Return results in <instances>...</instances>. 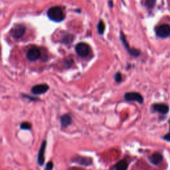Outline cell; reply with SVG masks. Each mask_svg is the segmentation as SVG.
Wrapping results in <instances>:
<instances>
[{"label":"cell","mask_w":170,"mask_h":170,"mask_svg":"<svg viewBox=\"0 0 170 170\" xmlns=\"http://www.w3.org/2000/svg\"><path fill=\"white\" fill-rule=\"evenodd\" d=\"M49 18L55 22H62L65 18L64 12L61 7H53L47 12Z\"/></svg>","instance_id":"6da1fadb"},{"label":"cell","mask_w":170,"mask_h":170,"mask_svg":"<svg viewBox=\"0 0 170 170\" xmlns=\"http://www.w3.org/2000/svg\"><path fill=\"white\" fill-rule=\"evenodd\" d=\"M75 51L77 55L81 57L85 58L88 57L90 53V48L89 45L85 43H78L75 47Z\"/></svg>","instance_id":"7a4b0ae2"},{"label":"cell","mask_w":170,"mask_h":170,"mask_svg":"<svg viewBox=\"0 0 170 170\" xmlns=\"http://www.w3.org/2000/svg\"><path fill=\"white\" fill-rule=\"evenodd\" d=\"M157 36L160 38H167L170 35V26L168 24H163L156 28Z\"/></svg>","instance_id":"3957f363"},{"label":"cell","mask_w":170,"mask_h":170,"mask_svg":"<svg viewBox=\"0 0 170 170\" xmlns=\"http://www.w3.org/2000/svg\"><path fill=\"white\" fill-rule=\"evenodd\" d=\"M41 51L40 49L35 46L31 47L27 53V57L28 60L30 61H35L39 59L41 57Z\"/></svg>","instance_id":"277c9868"},{"label":"cell","mask_w":170,"mask_h":170,"mask_svg":"<svg viewBox=\"0 0 170 170\" xmlns=\"http://www.w3.org/2000/svg\"><path fill=\"white\" fill-rule=\"evenodd\" d=\"M124 99L127 101H136L140 104H142L144 102V98L142 95L135 92L126 93L124 95Z\"/></svg>","instance_id":"5b68a950"},{"label":"cell","mask_w":170,"mask_h":170,"mask_svg":"<svg viewBox=\"0 0 170 170\" xmlns=\"http://www.w3.org/2000/svg\"><path fill=\"white\" fill-rule=\"evenodd\" d=\"M26 27L23 25H16L11 30V34L14 38L19 39L22 37L26 33Z\"/></svg>","instance_id":"8992f818"},{"label":"cell","mask_w":170,"mask_h":170,"mask_svg":"<svg viewBox=\"0 0 170 170\" xmlns=\"http://www.w3.org/2000/svg\"><path fill=\"white\" fill-rule=\"evenodd\" d=\"M120 39L122 40V42L123 45H124V47L126 49V50L129 52L130 55L134 57H138L140 54V52L138 50H136V49H132L129 47V45L127 43V41L126 39L125 35H124L122 32H121V35H120Z\"/></svg>","instance_id":"52a82bcc"},{"label":"cell","mask_w":170,"mask_h":170,"mask_svg":"<svg viewBox=\"0 0 170 170\" xmlns=\"http://www.w3.org/2000/svg\"><path fill=\"white\" fill-rule=\"evenodd\" d=\"M47 146V142L45 140L43 141L41 144V148L38 153V157H37V162L39 165H43L45 162V148Z\"/></svg>","instance_id":"ba28073f"},{"label":"cell","mask_w":170,"mask_h":170,"mask_svg":"<svg viewBox=\"0 0 170 170\" xmlns=\"http://www.w3.org/2000/svg\"><path fill=\"white\" fill-rule=\"evenodd\" d=\"M49 90V86L45 84H41L35 85L33 87L31 91L35 94H41L46 93Z\"/></svg>","instance_id":"9c48e42d"},{"label":"cell","mask_w":170,"mask_h":170,"mask_svg":"<svg viewBox=\"0 0 170 170\" xmlns=\"http://www.w3.org/2000/svg\"><path fill=\"white\" fill-rule=\"evenodd\" d=\"M153 109L161 114H166L169 112V106L164 104H156L153 106Z\"/></svg>","instance_id":"30bf717a"},{"label":"cell","mask_w":170,"mask_h":170,"mask_svg":"<svg viewBox=\"0 0 170 170\" xmlns=\"http://www.w3.org/2000/svg\"><path fill=\"white\" fill-rule=\"evenodd\" d=\"M163 160V157L161 155V153L158 152L153 153V154L150 157V160L151 162L154 165H158Z\"/></svg>","instance_id":"8fae6325"},{"label":"cell","mask_w":170,"mask_h":170,"mask_svg":"<svg viewBox=\"0 0 170 170\" xmlns=\"http://www.w3.org/2000/svg\"><path fill=\"white\" fill-rule=\"evenodd\" d=\"M76 163L82 165H90L93 163V161L90 158H87V157H77V158L74 160Z\"/></svg>","instance_id":"7c38bea8"},{"label":"cell","mask_w":170,"mask_h":170,"mask_svg":"<svg viewBox=\"0 0 170 170\" xmlns=\"http://www.w3.org/2000/svg\"><path fill=\"white\" fill-rule=\"evenodd\" d=\"M72 122V118L69 114H65L61 118V124L63 128H66L69 126Z\"/></svg>","instance_id":"4fadbf2b"},{"label":"cell","mask_w":170,"mask_h":170,"mask_svg":"<svg viewBox=\"0 0 170 170\" xmlns=\"http://www.w3.org/2000/svg\"><path fill=\"white\" fill-rule=\"evenodd\" d=\"M128 167V164L126 160H122L115 165L116 170H127Z\"/></svg>","instance_id":"5bb4252c"},{"label":"cell","mask_w":170,"mask_h":170,"mask_svg":"<svg viewBox=\"0 0 170 170\" xmlns=\"http://www.w3.org/2000/svg\"><path fill=\"white\" fill-rule=\"evenodd\" d=\"M74 37L71 34H66L62 38V42L65 44H70L73 41Z\"/></svg>","instance_id":"9a60e30c"},{"label":"cell","mask_w":170,"mask_h":170,"mask_svg":"<svg viewBox=\"0 0 170 170\" xmlns=\"http://www.w3.org/2000/svg\"><path fill=\"white\" fill-rule=\"evenodd\" d=\"M98 32L100 35H102L105 31V24L103 21L100 20L98 24Z\"/></svg>","instance_id":"2e32d148"},{"label":"cell","mask_w":170,"mask_h":170,"mask_svg":"<svg viewBox=\"0 0 170 170\" xmlns=\"http://www.w3.org/2000/svg\"><path fill=\"white\" fill-rule=\"evenodd\" d=\"M21 129L22 130H30L31 128V124L27 122H24L20 125Z\"/></svg>","instance_id":"e0dca14e"},{"label":"cell","mask_w":170,"mask_h":170,"mask_svg":"<svg viewBox=\"0 0 170 170\" xmlns=\"http://www.w3.org/2000/svg\"><path fill=\"white\" fill-rule=\"evenodd\" d=\"M156 2V0H146V5L148 8L152 9V8L155 6Z\"/></svg>","instance_id":"ac0fdd59"},{"label":"cell","mask_w":170,"mask_h":170,"mask_svg":"<svg viewBox=\"0 0 170 170\" xmlns=\"http://www.w3.org/2000/svg\"><path fill=\"white\" fill-rule=\"evenodd\" d=\"M114 78H115V81H117V82H120L122 81V74L120 73H117V74H115Z\"/></svg>","instance_id":"d6986e66"},{"label":"cell","mask_w":170,"mask_h":170,"mask_svg":"<svg viewBox=\"0 0 170 170\" xmlns=\"http://www.w3.org/2000/svg\"><path fill=\"white\" fill-rule=\"evenodd\" d=\"M53 168V164L52 161H49L46 165V166H45V170H52Z\"/></svg>","instance_id":"ffe728a7"},{"label":"cell","mask_w":170,"mask_h":170,"mask_svg":"<svg viewBox=\"0 0 170 170\" xmlns=\"http://www.w3.org/2000/svg\"><path fill=\"white\" fill-rule=\"evenodd\" d=\"M164 139L165 140L168 141V142H170V132H169V133L167 134L165 136H164Z\"/></svg>","instance_id":"44dd1931"},{"label":"cell","mask_w":170,"mask_h":170,"mask_svg":"<svg viewBox=\"0 0 170 170\" xmlns=\"http://www.w3.org/2000/svg\"><path fill=\"white\" fill-rule=\"evenodd\" d=\"M109 5L110 6V7H113V1H110L109 2Z\"/></svg>","instance_id":"7402d4cb"},{"label":"cell","mask_w":170,"mask_h":170,"mask_svg":"<svg viewBox=\"0 0 170 170\" xmlns=\"http://www.w3.org/2000/svg\"><path fill=\"white\" fill-rule=\"evenodd\" d=\"M169 127H170V120H169ZM169 131H170V128H169Z\"/></svg>","instance_id":"603a6c76"}]
</instances>
